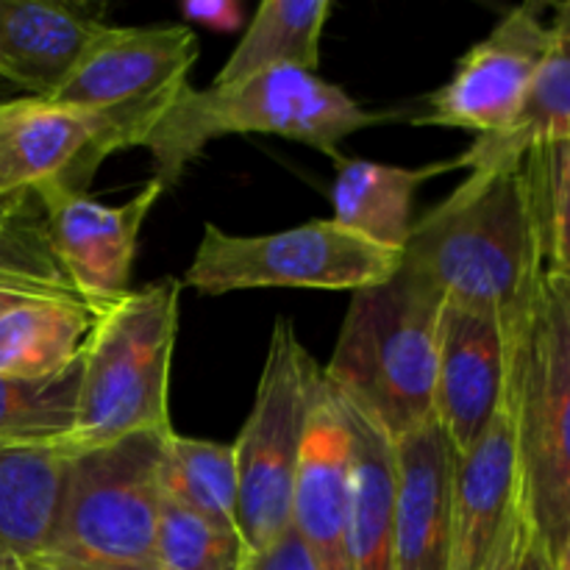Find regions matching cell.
Returning a JSON list of instances; mask_svg holds the SVG:
<instances>
[{"label": "cell", "mask_w": 570, "mask_h": 570, "mask_svg": "<svg viewBox=\"0 0 570 570\" xmlns=\"http://www.w3.org/2000/svg\"><path fill=\"white\" fill-rule=\"evenodd\" d=\"M334 6L328 0H265L243 39L217 72L215 83L245 81L271 70L315 72L323 31Z\"/></svg>", "instance_id": "obj_22"}, {"label": "cell", "mask_w": 570, "mask_h": 570, "mask_svg": "<svg viewBox=\"0 0 570 570\" xmlns=\"http://www.w3.org/2000/svg\"><path fill=\"white\" fill-rule=\"evenodd\" d=\"M399 120V111H371L343 87L304 70H271L209 89L187 87L139 139L154 156V181L176 187L212 139L228 134H273L337 159L340 142L362 128Z\"/></svg>", "instance_id": "obj_2"}, {"label": "cell", "mask_w": 570, "mask_h": 570, "mask_svg": "<svg viewBox=\"0 0 570 570\" xmlns=\"http://www.w3.org/2000/svg\"><path fill=\"white\" fill-rule=\"evenodd\" d=\"M250 560L243 534L223 532L165 499L156 532V570H248Z\"/></svg>", "instance_id": "obj_26"}, {"label": "cell", "mask_w": 570, "mask_h": 570, "mask_svg": "<svg viewBox=\"0 0 570 570\" xmlns=\"http://www.w3.org/2000/svg\"><path fill=\"white\" fill-rule=\"evenodd\" d=\"M332 393L351 434V570H393L395 440L365 406L334 387Z\"/></svg>", "instance_id": "obj_18"}, {"label": "cell", "mask_w": 570, "mask_h": 570, "mask_svg": "<svg viewBox=\"0 0 570 570\" xmlns=\"http://www.w3.org/2000/svg\"><path fill=\"white\" fill-rule=\"evenodd\" d=\"M401 265L445 304L512 326L546 276L532 187L521 165L471 173L412 226Z\"/></svg>", "instance_id": "obj_1"}, {"label": "cell", "mask_w": 570, "mask_h": 570, "mask_svg": "<svg viewBox=\"0 0 570 570\" xmlns=\"http://www.w3.org/2000/svg\"><path fill=\"white\" fill-rule=\"evenodd\" d=\"M33 298H70L78 301L76 295H65V293H50V289H33V287H17V284H0V315L14 306L26 304V301Z\"/></svg>", "instance_id": "obj_33"}, {"label": "cell", "mask_w": 570, "mask_h": 570, "mask_svg": "<svg viewBox=\"0 0 570 570\" xmlns=\"http://www.w3.org/2000/svg\"><path fill=\"white\" fill-rule=\"evenodd\" d=\"M170 432H137L70 451L48 560L154 566Z\"/></svg>", "instance_id": "obj_6"}, {"label": "cell", "mask_w": 570, "mask_h": 570, "mask_svg": "<svg viewBox=\"0 0 570 570\" xmlns=\"http://www.w3.org/2000/svg\"><path fill=\"white\" fill-rule=\"evenodd\" d=\"M92 328L81 301L33 298L0 315V376L45 379L78 360Z\"/></svg>", "instance_id": "obj_23"}, {"label": "cell", "mask_w": 570, "mask_h": 570, "mask_svg": "<svg viewBox=\"0 0 570 570\" xmlns=\"http://www.w3.org/2000/svg\"><path fill=\"white\" fill-rule=\"evenodd\" d=\"M81 354L45 379L0 376V445L70 449L78 426Z\"/></svg>", "instance_id": "obj_24"}, {"label": "cell", "mask_w": 570, "mask_h": 570, "mask_svg": "<svg viewBox=\"0 0 570 570\" xmlns=\"http://www.w3.org/2000/svg\"><path fill=\"white\" fill-rule=\"evenodd\" d=\"M70 451L0 445V566L39 560L53 538Z\"/></svg>", "instance_id": "obj_21"}, {"label": "cell", "mask_w": 570, "mask_h": 570, "mask_svg": "<svg viewBox=\"0 0 570 570\" xmlns=\"http://www.w3.org/2000/svg\"><path fill=\"white\" fill-rule=\"evenodd\" d=\"M165 193L150 178L131 200L106 206L89 195L42 189L33 198L45 212V239L61 276L95 315L128 295L139 232L156 198Z\"/></svg>", "instance_id": "obj_11"}, {"label": "cell", "mask_w": 570, "mask_h": 570, "mask_svg": "<svg viewBox=\"0 0 570 570\" xmlns=\"http://www.w3.org/2000/svg\"><path fill=\"white\" fill-rule=\"evenodd\" d=\"M323 367L301 345L293 321L273 323L254 406L234 454L239 479V532L250 557L271 549L289 529L293 490L306 423Z\"/></svg>", "instance_id": "obj_7"}, {"label": "cell", "mask_w": 570, "mask_h": 570, "mask_svg": "<svg viewBox=\"0 0 570 570\" xmlns=\"http://www.w3.org/2000/svg\"><path fill=\"white\" fill-rule=\"evenodd\" d=\"M512 326L493 315L443 304L434 379V421L454 454H465L499 412L510 382Z\"/></svg>", "instance_id": "obj_13"}, {"label": "cell", "mask_w": 570, "mask_h": 570, "mask_svg": "<svg viewBox=\"0 0 570 570\" xmlns=\"http://www.w3.org/2000/svg\"><path fill=\"white\" fill-rule=\"evenodd\" d=\"M0 570H22V566H17V562H3Z\"/></svg>", "instance_id": "obj_37"}, {"label": "cell", "mask_w": 570, "mask_h": 570, "mask_svg": "<svg viewBox=\"0 0 570 570\" xmlns=\"http://www.w3.org/2000/svg\"><path fill=\"white\" fill-rule=\"evenodd\" d=\"M529 538H532V527H529L527 507H523V499H518L482 570H521Z\"/></svg>", "instance_id": "obj_29"}, {"label": "cell", "mask_w": 570, "mask_h": 570, "mask_svg": "<svg viewBox=\"0 0 570 570\" xmlns=\"http://www.w3.org/2000/svg\"><path fill=\"white\" fill-rule=\"evenodd\" d=\"M337 176L332 184V206L340 226L360 234L379 248L404 254L415 226V195L423 181L438 173L456 170L454 159L434 161L429 167H393L382 161L337 156Z\"/></svg>", "instance_id": "obj_19"}, {"label": "cell", "mask_w": 570, "mask_h": 570, "mask_svg": "<svg viewBox=\"0 0 570 570\" xmlns=\"http://www.w3.org/2000/svg\"><path fill=\"white\" fill-rule=\"evenodd\" d=\"M0 284L76 295L50 254L42 223L26 220V215L0 232Z\"/></svg>", "instance_id": "obj_28"}, {"label": "cell", "mask_w": 570, "mask_h": 570, "mask_svg": "<svg viewBox=\"0 0 570 570\" xmlns=\"http://www.w3.org/2000/svg\"><path fill=\"white\" fill-rule=\"evenodd\" d=\"M521 161L538 212L546 273L570 284V139L532 148Z\"/></svg>", "instance_id": "obj_27"}, {"label": "cell", "mask_w": 570, "mask_h": 570, "mask_svg": "<svg viewBox=\"0 0 570 570\" xmlns=\"http://www.w3.org/2000/svg\"><path fill=\"white\" fill-rule=\"evenodd\" d=\"M554 568L557 570H570V527H568V534H566V543H562L560 554H557V560H554Z\"/></svg>", "instance_id": "obj_36"}, {"label": "cell", "mask_w": 570, "mask_h": 570, "mask_svg": "<svg viewBox=\"0 0 570 570\" xmlns=\"http://www.w3.org/2000/svg\"><path fill=\"white\" fill-rule=\"evenodd\" d=\"M181 282L159 278L92 317L81 348L78 426L67 451L173 429L170 371Z\"/></svg>", "instance_id": "obj_5"}, {"label": "cell", "mask_w": 570, "mask_h": 570, "mask_svg": "<svg viewBox=\"0 0 570 570\" xmlns=\"http://www.w3.org/2000/svg\"><path fill=\"white\" fill-rule=\"evenodd\" d=\"M510 399L529 527L557 560L570 527V284L554 273L512 323Z\"/></svg>", "instance_id": "obj_4"}, {"label": "cell", "mask_w": 570, "mask_h": 570, "mask_svg": "<svg viewBox=\"0 0 570 570\" xmlns=\"http://www.w3.org/2000/svg\"><path fill=\"white\" fill-rule=\"evenodd\" d=\"M195 61L198 37L189 26H109L48 100L104 117L120 148H139L187 87Z\"/></svg>", "instance_id": "obj_9"}, {"label": "cell", "mask_w": 570, "mask_h": 570, "mask_svg": "<svg viewBox=\"0 0 570 570\" xmlns=\"http://www.w3.org/2000/svg\"><path fill=\"white\" fill-rule=\"evenodd\" d=\"M521 499L515 410L510 382L482 438L454 454L451 479V570H482L512 507Z\"/></svg>", "instance_id": "obj_15"}, {"label": "cell", "mask_w": 570, "mask_h": 570, "mask_svg": "<svg viewBox=\"0 0 570 570\" xmlns=\"http://www.w3.org/2000/svg\"><path fill=\"white\" fill-rule=\"evenodd\" d=\"M106 28L104 6L0 0V76L31 98H53Z\"/></svg>", "instance_id": "obj_17"}, {"label": "cell", "mask_w": 570, "mask_h": 570, "mask_svg": "<svg viewBox=\"0 0 570 570\" xmlns=\"http://www.w3.org/2000/svg\"><path fill=\"white\" fill-rule=\"evenodd\" d=\"M181 14L189 22H200V26L220 28V31H234L243 22V6L232 3V0H217V3H206V0H189L181 6Z\"/></svg>", "instance_id": "obj_31"}, {"label": "cell", "mask_w": 570, "mask_h": 570, "mask_svg": "<svg viewBox=\"0 0 570 570\" xmlns=\"http://www.w3.org/2000/svg\"><path fill=\"white\" fill-rule=\"evenodd\" d=\"M120 148L115 128L92 111L48 98L0 104V193L31 198L42 189L87 195L98 167Z\"/></svg>", "instance_id": "obj_12"}, {"label": "cell", "mask_w": 570, "mask_h": 570, "mask_svg": "<svg viewBox=\"0 0 570 570\" xmlns=\"http://www.w3.org/2000/svg\"><path fill=\"white\" fill-rule=\"evenodd\" d=\"M454 449L438 421L395 438L393 570H451Z\"/></svg>", "instance_id": "obj_16"}, {"label": "cell", "mask_w": 570, "mask_h": 570, "mask_svg": "<svg viewBox=\"0 0 570 570\" xmlns=\"http://www.w3.org/2000/svg\"><path fill=\"white\" fill-rule=\"evenodd\" d=\"M26 206L28 198H14V195L0 193V232H6L17 217L26 215Z\"/></svg>", "instance_id": "obj_35"}, {"label": "cell", "mask_w": 570, "mask_h": 570, "mask_svg": "<svg viewBox=\"0 0 570 570\" xmlns=\"http://www.w3.org/2000/svg\"><path fill=\"white\" fill-rule=\"evenodd\" d=\"M551 3H521L479 39L443 87L423 98L415 126L462 128L476 137L510 131L527 106L551 45Z\"/></svg>", "instance_id": "obj_10"}, {"label": "cell", "mask_w": 570, "mask_h": 570, "mask_svg": "<svg viewBox=\"0 0 570 570\" xmlns=\"http://www.w3.org/2000/svg\"><path fill=\"white\" fill-rule=\"evenodd\" d=\"M22 570H156V566H115V562H72V560H33Z\"/></svg>", "instance_id": "obj_32"}, {"label": "cell", "mask_w": 570, "mask_h": 570, "mask_svg": "<svg viewBox=\"0 0 570 570\" xmlns=\"http://www.w3.org/2000/svg\"><path fill=\"white\" fill-rule=\"evenodd\" d=\"M401 259L404 254L379 248L337 220H309L259 237H237L206 223L181 284L204 295L267 287L354 295L390 282Z\"/></svg>", "instance_id": "obj_8"}, {"label": "cell", "mask_w": 570, "mask_h": 570, "mask_svg": "<svg viewBox=\"0 0 570 570\" xmlns=\"http://www.w3.org/2000/svg\"><path fill=\"white\" fill-rule=\"evenodd\" d=\"M443 304L401 265L390 282L351 295L337 348L323 367L326 382L365 406L393 440L434 421Z\"/></svg>", "instance_id": "obj_3"}, {"label": "cell", "mask_w": 570, "mask_h": 570, "mask_svg": "<svg viewBox=\"0 0 570 570\" xmlns=\"http://www.w3.org/2000/svg\"><path fill=\"white\" fill-rule=\"evenodd\" d=\"M351 434L343 410L321 373L293 490L289 529L315 570H351Z\"/></svg>", "instance_id": "obj_14"}, {"label": "cell", "mask_w": 570, "mask_h": 570, "mask_svg": "<svg viewBox=\"0 0 570 570\" xmlns=\"http://www.w3.org/2000/svg\"><path fill=\"white\" fill-rule=\"evenodd\" d=\"M167 499L223 532H239V479L234 445L170 432L165 449Z\"/></svg>", "instance_id": "obj_25"}, {"label": "cell", "mask_w": 570, "mask_h": 570, "mask_svg": "<svg viewBox=\"0 0 570 570\" xmlns=\"http://www.w3.org/2000/svg\"><path fill=\"white\" fill-rule=\"evenodd\" d=\"M521 570H557L554 560H551V554L546 551V546L540 543L534 534L529 538V546H527V554H523Z\"/></svg>", "instance_id": "obj_34"}, {"label": "cell", "mask_w": 570, "mask_h": 570, "mask_svg": "<svg viewBox=\"0 0 570 570\" xmlns=\"http://www.w3.org/2000/svg\"><path fill=\"white\" fill-rule=\"evenodd\" d=\"M248 570H315V566H312L309 551L304 549L298 534L287 529L271 549L250 560Z\"/></svg>", "instance_id": "obj_30"}, {"label": "cell", "mask_w": 570, "mask_h": 570, "mask_svg": "<svg viewBox=\"0 0 570 570\" xmlns=\"http://www.w3.org/2000/svg\"><path fill=\"white\" fill-rule=\"evenodd\" d=\"M570 139V0L551 11V45L532 83L527 106L510 131L499 137H476L454 167L471 173L521 165L532 148Z\"/></svg>", "instance_id": "obj_20"}]
</instances>
